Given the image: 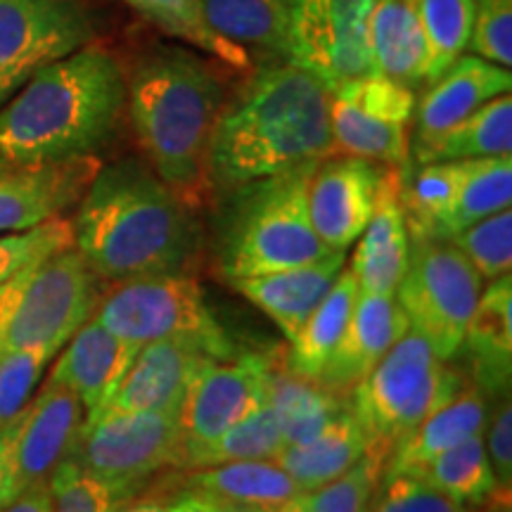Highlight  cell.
Segmentation results:
<instances>
[{"label":"cell","mask_w":512,"mask_h":512,"mask_svg":"<svg viewBox=\"0 0 512 512\" xmlns=\"http://www.w3.org/2000/svg\"><path fill=\"white\" fill-rule=\"evenodd\" d=\"M484 430V446L489 463L494 467V475L498 479L501 489H510L512 486V406L508 394L505 399L498 401L496 413L491 422L486 420Z\"/></svg>","instance_id":"cell-45"},{"label":"cell","mask_w":512,"mask_h":512,"mask_svg":"<svg viewBox=\"0 0 512 512\" xmlns=\"http://www.w3.org/2000/svg\"><path fill=\"white\" fill-rule=\"evenodd\" d=\"M171 512H207V510H204L202 501L195 494H192V491H185V494L176 496L174 510H171Z\"/></svg>","instance_id":"cell-50"},{"label":"cell","mask_w":512,"mask_h":512,"mask_svg":"<svg viewBox=\"0 0 512 512\" xmlns=\"http://www.w3.org/2000/svg\"><path fill=\"white\" fill-rule=\"evenodd\" d=\"M275 512H304V508H302V503H299V496H297V498H292V501L280 505Z\"/></svg>","instance_id":"cell-53"},{"label":"cell","mask_w":512,"mask_h":512,"mask_svg":"<svg viewBox=\"0 0 512 512\" xmlns=\"http://www.w3.org/2000/svg\"><path fill=\"white\" fill-rule=\"evenodd\" d=\"M100 166L95 155L53 164L0 166V233H22L60 219L81 202Z\"/></svg>","instance_id":"cell-17"},{"label":"cell","mask_w":512,"mask_h":512,"mask_svg":"<svg viewBox=\"0 0 512 512\" xmlns=\"http://www.w3.org/2000/svg\"><path fill=\"white\" fill-rule=\"evenodd\" d=\"M195 496L200 498L204 510H207V512H271V510H264V508H254V505L223 501V498H214V496H204V494H195Z\"/></svg>","instance_id":"cell-49"},{"label":"cell","mask_w":512,"mask_h":512,"mask_svg":"<svg viewBox=\"0 0 512 512\" xmlns=\"http://www.w3.org/2000/svg\"><path fill=\"white\" fill-rule=\"evenodd\" d=\"M313 169L316 164L299 166L230 190L219 242V268L228 283L313 264L332 252L309 216Z\"/></svg>","instance_id":"cell-5"},{"label":"cell","mask_w":512,"mask_h":512,"mask_svg":"<svg viewBox=\"0 0 512 512\" xmlns=\"http://www.w3.org/2000/svg\"><path fill=\"white\" fill-rule=\"evenodd\" d=\"M389 453L392 451L387 446L373 441L347 472L318 489L299 494L304 512H370V503L382 482Z\"/></svg>","instance_id":"cell-38"},{"label":"cell","mask_w":512,"mask_h":512,"mask_svg":"<svg viewBox=\"0 0 512 512\" xmlns=\"http://www.w3.org/2000/svg\"><path fill=\"white\" fill-rule=\"evenodd\" d=\"M512 155V98L498 95L479 107L470 117L446 128L425 143L413 145L418 164L456 162V159L505 157Z\"/></svg>","instance_id":"cell-30"},{"label":"cell","mask_w":512,"mask_h":512,"mask_svg":"<svg viewBox=\"0 0 512 512\" xmlns=\"http://www.w3.org/2000/svg\"><path fill=\"white\" fill-rule=\"evenodd\" d=\"M17 425L19 415L0 430V510L15 498V489H12V444H15Z\"/></svg>","instance_id":"cell-46"},{"label":"cell","mask_w":512,"mask_h":512,"mask_svg":"<svg viewBox=\"0 0 512 512\" xmlns=\"http://www.w3.org/2000/svg\"><path fill=\"white\" fill-rule=\"evenodd\" d=\"M0 512H53V494H50L48 479L19 491Z\"/></svg>","instance_id":"cell-47"},{"label":"cell","mask_w":512,"mask_h":512,"mask_svg":"<svg viewBox=\"0 0 512 512\" xmlns=\"http://www.w3.org/2000/svg\"><path fill=\"white\" fill-rule=\"evenodd\" d=\"M510 88V69L477 55H460L415 105L413 145L439 136L489 100L510 93Z\"/></svg>","instance_id":"cell-24"},{"label":"cell","mask_w":512,"mask_h":512,"mask_svg":"<svg viewBox=\"0 0 512 512\" xmlns=\"http://www.w3.org/2000/svg\"><path fill=\"white\" fill-rule=\"evenodd\" d=\"M185 486L192 494L223 498L275 512L302 494L297 482L275 460H238L190 470Z\"/></svg>","instance_id":"cell-29"},{"label":"cell","mask_w":512,"mask_h":512,"mask_svg":"<svg viewBox=\"0 0 512 512\" xmlns=\"http://www.w3.org/2000/svg\"><path fill=\"white\" fill-rule=\"evenodd\" d=\"M375 72L406 88L427 83V43L415 0H375L370 15Z\"/></svg>","instance_id":"cell-28"},{"label":"cell","mask_w":512,"mask_h":512,"mask_svg":"<svg viewBox=\"0 0 512 512\" xmlns=\"http://www.w3.org/2000/svg\"><path fill=\"white\" fill-rule=\"evenodd\" d=\"M484 512H512L510 510V489H501L484 505Z\"/></svg>","instance_id":"cell-51"},{"label":"cell","mask_w":512,"mask_h":512,"mask_svg":"<svg viewBox=\"0 0 512 512\" xmlns=\"http://www.w3.org/2000/svg\"><path fill=\"white\" fill-rule=\"evenodd\" d=\"M358 299V283L351 268H344L337 275L335 285L325 294L297 335L290 339L285 366L294 375L306 380H318L328 366L330 356L335 354L339 339H342L347 323L354 313Z\"/></svg>","instance_id":"cell-31"},{"label":"cell","mask_w":512,"mask_h":512,"mask_svg":"<svg viewBox=\"0 0 512 512\" xmlns=\"http://www.w3.org/2000/svg\"><path fill=\"white\" fill-rule=\"evenodd\" d=\"M465 387L432 344L408 328L351 392V411L389 451Z\"/></svg>","instance_id":"cell-7"},{"label":"cell","mask_w":512,"mask_h":512,"mask_svg":"<svg viewBox=\"0 0 512 512\" xmlns=\"http://www.w3.org/2000/svg\"><path fill=\"white\" fill-rule=\"evenodd\" d=\"M12 283H15V278H12L8 285L0 287V318H3L5 306H8V299H10V292H12Z\"/></svg>","instance_id":"cell-52"},{"label":"cell","mask_w":512,"mask_h":512,"mask_svg":"<svg viewBox=\"0 0 512 512\" xmlns=\"http://www.w3.org/2000/svg\"><path fill=\"white\" fill-rule=\"evenodd\" d=\"M408 328L411 325L396 297L358 290L347 330L316 382L330 392L351 396L356 384L382 361V356L406 335Z\"/></svg>","instance_id":"cell-20"},{"label":"cell","mask_w":512,"mask_h":512,"mask_svg":"<svg viewBox=\"0 0 512 512\" xmlns=\"http://www.w3.org/2000/svg\"><path fill=\"white\" fill-rule=\"evenodd\" d=\"M50 356L41 349H12L0 354V430L27 408Z\"/></svg>","instance_id":"cell-42"},{"label":"cell","mask_w":512,"mask_h":512,"mask_svg":"<svg viewBox=\"0 0 512 512\" xmlns=\"http://www.w3.org/2000/svg\"><path fill=\"white\" fill-rule=\"evenodd\" d=\"M370 444L373 439L349 403L311 439L283 446V451L275 456V463L297 482L299 489L311 491L347 472L368 451Z\"/></svg>","instance_id":"cell-27"},{"label":"cell","mask_w":512,"mask_h":512,"mask_svg":"<svg viewBox=\"0 0 512 512\" xmlns=\"http://www.w3.org/2000/svg\"><path fill=\"white\" fill-rule=\"evenodd\" d=\"M489 283L479 294L460 349L465 347L475 366L477 387L484 394L503 396L510 389L512 373V275Z\"/></svg>","instance_id":"cell-25"},{"label":"cell","mask_w":512,"mask_h":512,"mask_svg":"<svg viewBox=\"0 0 512 512\" xmlns=\"http://www.w3.org/2000/svg\"><path fill=\"white\" fill-rule=\"evenodd\" d=\"M138 351L140 347L117 337L93 316L64 344L62 356L50 370V380L72 389L86 415H91L110 399Z\"/></svg>","instance_id":"cell-22"},{"label":"cell","mask_w":512,"mask_h":512,"mask_svg":"<svg viewBox=\"0 0 512 512\" xmlns=\"http://www.w3.org/2000/svg\"><path fill=\"white\" fill-rule=\"evenodd\" d=\"M375 491V512H472L420 475L384 472Z\"/></svg>","instance_id":"cell-43"},{"label":"cell","mask_w":512,"mask_h":512,"mask_svg":"<svg viewBox=\"0 0 512 512\" xmlns=\"http://www.w3.org/2000/svg\"><path fill=\"white\" fill-rule=\"evenodd\" d=\"M216 34L240 48H259L283 60L294 0H200Z\"/></svg>","instance_id":"cell-33"},{"label":"cell","mask_w":512,"mask_h":512,"mask_svg":"<svg viewBox=\"0 0 512 512\" xmlns=\"http://www.w3.org/2000/svg\"><path fill=\"white\" fill-rule=\"evenodd\" d=\"M482 280H496L512 268V211L501 209L460 230L451 240Z\"/></svg>","instance_id":"cell-40"},{"label":"cell","mask_w":512,"mask_h":512,"mask_svg":"<svg viewBox=\"0 0 512 512\" xmlns=\"http://www.w3.org/2000/svg\"><path fill=\"white\" fill-rule=\"evenodd\" d=\"M283 446L285 441L278 418L264 396V401L252 413L228 427L221 437L188 453L183 458L181 470H200V467L238 463V460H275Z\"/></svg>","instance_id":"cell-36"},{"label":"cell","mask_w":512,"mask_h":512,"mask_svg":"<svg viewBox=\"0 0 512 512\" xmlns=\"http://www.w3.org/2000/svg\"><path fill=\"white\" fill-rule=\"evenodd\" d=\"M486 420V394L477 384L463 387L392 448L384 472L422 475V470L448 448L484 432Z\"/></svg>","instance_id":"cell-26"},{"label":"cell","mask_w":512,"mask_h":512,"mask_svg":"<svg viewBox=\"0 0 512 512\" xmlns=\"http://www.w3.org/2000/svg\"><path fill=\"white\" fill-rule=\"evenodd\" d=\"M100 283L74 245L19 273L0 318V354L41 349L53 358L98 311Z\"/></svg>","instance_id":"cell-6"},{"label":"cell","mask_w":512,"mask_h":512,"mask_svg":"<svg viewBox=\"0 0 512 512\" xmlns=\"http://www.w3.org/2000/svg\"><path fill=\"white\" fill-rule=\"evenodd\" d=\"M344 266H347V249H337L313 264L233 280L230 285L256 309L264 311L290 342L313 309L323 302Z\"/></svg>","instance_id":"cell-23"},{"label":"cell","mask_w":512,"mask_h":512,"mask_svg":"<svg viewBox=\"0 0 512 512\" xmlns=\"http://www.w3.org/2000/svg\"><path fill=\"white\" fill-rule=\"evenodd\" d=\"M271 366L273 358L264 354H238L228 361L211 358L204 363L178 408L181 463L188 453L211 444L264 401Z\"/></svg>","instance_id":"cell-15"},{"label":"cell","mask_w":512,"mask_h":512,"mask_svg":"<svg viewBox=\"0 0 512 512\" xmlns=\"http://www.w3.org/2000/svg\"><path fill=\"white\" fill-rule=\"evenodd\" d=\"M401 171V202L411 238L451 240L512 204V157L456 159Z\"/></svg>","instance_id":"cell-9"},{"label":"cell","mask_w":512,"mask_h":512,"mask_svg":"<svg viewBox=\"0 0 512 512\" xmlns=\"http://www.w3.org/2000/svg\"><path fill=\"white\" fill-rule=\"evenodd\" d=\"M207 361H211L207 351L188 342L162 339L145 344L110 399L86 420L126 411H178L192 377Z\"/></svg>","instance_id":"cell-19"},{"label":"cell","mask_w":512,"mask_h":512,"mask_svg":"<svg viewBox=\"0 0 512 512\" xmlns=\"http://www.w3.org/2000/svg\"><path fill=\"white\" fill-rule=\"evenodd\" d=\"M192 214L140 159L102 164L76 204L74 247L110 283L183 273L200 245Z\"/></svg>","instance_id":"cell-2"},{"label":"cell","mask_w":512,"mask_h":512,"mask_svg":"<svg viewBox=\"0 0 512 512\" xmlns=\"http://www.w3.org/2000/svg\"><path fill=\"white\" fill-rule=\"evenodd\" d=\"M408 249H411V235L401 202V166H387L377 192L375 211L358 238L349 266L356 275L358 290L394 297L406 271Z\"/></svg>","instance_id":"cell-21"},{"label":"cell","mask_w":512,"mask_h":512,"mask_svg":"<svg viewBox=\"0 0 512 512\" xmlns=\"http://www.w3.org/2000/svg\"><path fill=\"white\" fill-rule=\"evenodd\" d=\"M126 110V76L110 50L88 43L36 72L0 107V166L91 157Z\"/></svg>","instance_id":"cell-3"},{"label":"cell","mask_w":512,"mask_h":512,"mask_svg":"<svg viewBox=\"0 0 512 512\" xmlns=\"http://www.w3.org/2000/svg\"><path fill=\"white\" fill-rule=\"evenodd\" d=\"M482 283L453 242L411 238L406 271L394 297L411 330L425 337L444 361H451L463 344Z\"/></svg>","instance_id":"cell-10"},{"label":"cell","mask_w":512,"mask_h":512,"mask_svg":"<svg viewBox=\"0 0 512 512\" xmlns=\"http://www.w3.org/2000/svg\"><path fill=\"white\" fill-rule=\"evenodd\" d=\"M223 102L216 69L183 46L152 48L126 79L128 117L147 166L192 211L211 192L207 157Z\"/></svg>","instance_id":"cell-4"},{"label":"cell","mask_w":512,"mask_h":512,"mask_svg":"<svg viewBox=\"0 0 512 512\" xmlns=\"http://www.w3.org/2000/svg\"><path fill=\"white\" fill-rule=\"evenodd\" d=\"M266 401L278 418L285 446H290L302 444L323 430L349 406L351 396L330 392L320 382L294 375L285 363L273 361L266 380Z\"/></svg>","instance_id":"cell-32"},{"label":"cell","mask_w":512,"mask_h":512,"mask_svg":"<svg viewBox=\"0 0 512 512\" xmlns=\"http://www.w3.org/2000/svg\"><path fill=\"white\" fill-rule=\"evenodd\" d=\"M387 166L361 157H328L313 169L309 216L323 245L337 252L361 238L377 204Z\"/></svg>","instance_id":"cell-16"},{"label":"cell","mask_w":512,"mask_h":512,"mask_svg":"<svg viewBox=\"0 0 512 512\" xmlns=\"http://www.w3.org/2000/svg\"><path fill=\"white\" fill-rule=\"evenodd\" d=\"M178 411H126L86 420L67 458L91 475L138 494L164 467L181 465Z\"/></svg>","instance_id":"cell-11"},{"label":"cell","mask_w":512,"mask_h":512,"mask_svg":"<svg viewBox=\"0 0 512 512\" xmlns=\"http://www.w3.org/2000/svg\"><path fill=\"white\" fill-rule=\"evenodd\" d=\"M93 316L136 347L176 339L195 344L216 361L238 356V347L207 304L202 285L185 273L147 275L117 283L102 297Z\"/></svg>","instance_id":"cell-8"},{"label":"cell","mask_w":512,"mask_h":512,"mask_svg":"<svg viewBox=\"0 0 512 512\" xmlns=\"http://www.w3.org/2000/svg\"><path fill=\"white\" fill-rule=\"evenodd\" d=\"M373 8L375 0H294L283 62L316 76L330 93L377 74L370 53Z\"/></svg>","instance_id":"cell-12"},{"label":"cell","mask_w":512,"mask_h":512,"mask_svg":"<svg viewBox=\"0 0 512 512\" xmlns=\"http://www.w3.org/2000/svg\"><path fill=\"white\" fill-rule=\"evenodd\" d=\"M413 114L415 93L387 76L373 74L342 83L330 93L335 155L403 166L411 152L408 124Z\"/></svg>","instance_id":"cell-14"},{"label":"cell","mask_w":512,"mask_h":512,"mask_svg":"<svg viewBox=\"0 0 512 512\" xmlns=\"http://www.w3.org/2000/svg\"><path fill=\"white\" fill-rule=\"evenodd\" d=\"M83 0H0V107L36 72L93 43Z\"/></svg>","instance_id":"cell-13"},{"label":"cell","mask_w":512,"mask_h":512,"mask_svg":"<svg viewBox=\"0 0 512 512\" xmlns=\"http://www.w3.org/2000/svg\"><path fill=\"white\" fill-rule=\"evenodd\" d=\"M69 245H74L72 221L62 216L22 233H0V287Z\"/></svg>","instance_id":"cell-41"},{"label":"cell","mask_w":512,"mask_h":512,"mask_svg":"<svg viewBox=\"0 0 512 512\" xmlns=\"http://www.w3.org/2000/svg\"><path fill=\"white\" fill-rule=\"evenodd\" d=\"M86 408L72 389L62 382L43 384L34 401L19 413V425L12 444V489L15 496L27 486L46 482L60 460L67 458L79 434Z\"/></svg>","instance_id":"cell-18"},{"label":"cell","mask_w":512,"mask_h":512,"mask_svg":"<svg viewBox=\"0 0 512 512\" xmlns=\"http://www.w3.org/2000/svg\"><path fill=\"white\" fill-rule=\"evenodd\" d=\"M467 48L482 60L510 69L512 0H475V19Z\"/></svg>","instance_id":"cell-44"},{"label":"cell","mask_w":512,"mask_h":512,"mask_svg":"<svg viewBox=\"0 0 512 512\" xmlns=\"http://www.w3.org/2000/svg\"><path fill=\"white\" fill-rule=\"evenodd\" d=\"M48 484L53 494V512H114L136 496L91 475L72 458H64L55 465Z\"/></svg>","instance_id":"cell-39"},{"label":"cell","mask_w":512,"mask_h":512,"mask_svg":"<svg viewBox=\"0 0 512 512\" xmlns=\"http://www.w3.org/2000/svg\"><path fill=\"white\" fill-rule=\"evenodd\" d=\"M174 501H166L164 496H145V498L133 496L131 501L119 505L114 512H171L174 510Z\"/></svg>","instance_id":"cell-48"},{"label":"cell","mask_w":512,"mask_h":512,"mask_svg":"<svg viewBox=\"0 0 512 512\" xmlns=\"http://www.w3.org/2000/svg\"><path fill=\"white\" fill-rule=\"evenodd\" d=\"M427 43V83L465 53L475 19V0H415Z\"/></svg>","instance_id":"cell-37"},{"label":"cell","mask_w":512,"mask_h":512,"mask_svg":"<svg viewBox=\"0 0 512 512\" xmlns=\"http://www.w3.org/2000/svg\"><path fill=\"white\" fill-rule=\"evenodd\" d=\"M124 3L164 34L188 43L190 48L202 50L235 69L249 67V50L235 46L211 29L200 0H124Z\"/></svg>","instance_id":"cell-35"},{"label":"cell","mask_w":512,"mask_h":512,"mask_svg":"<svg viewBox=\"0 0 512 512\" xmlns=\"http://www.w3.org/2000/svg\"><path fill=\"white\" fill-rule=\"evenodd\" d=\"M420 477L467 510L484 508L501 491L494 467L486 456L484 432L448 448L422 470Z\"/></svg>","instance_id":"cell-34"},{"label":"cell","mask_w":512,"mask_h":512,"mask_svg":"<svg viewBox=\"0 0 512 512\" xmlns=\"http://www.w3.org/2000/svg\"><path fill=\"white\" fill-rule=\"evenodd\" d=\"M335 155L330 91L290 62L266 64L223 102L209 143L211 190H235Z\"/></svg>","instance_id":"cell-1"}]
</instances>
